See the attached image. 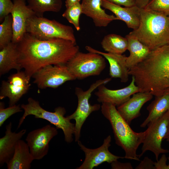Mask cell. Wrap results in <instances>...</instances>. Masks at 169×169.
Listing matches in <instances>:
<instances>
[{
	"instance_id": "obj_13",
	"label": "cell",
	"mask_w": 169,
	"mask_h": 169,
	"mask_svg": "<svg viewBox=\"0 0 169 169\" xmlns=\"http://www.w3.org/2000/svg\"><path fill=\"white\" fill-rule=\"evenodd\" d=\"M111 137L108 136L104 140L103 144L100 147L92 149L86 147L79 140L77 141L80 149L84 153L85 158L84 162L76 169H92L105 162L111 163L114 161L124 157L115 155L110 152Z\"/></svg>"
},
{
	"instance_id": "obj_40",
	"label": "cell",
	"mask_w": 169,
	"mask_h": 169,
	"mask_svg": "<svg viewBox=\"0 0 169 169\" xmlns=\"http://www.w3.org/2000/svg\"><path fill=\"white\" fill-rule=\"evenodd\" d=\"M166 140V141L169 142V137L167 138Z\"/></svg>"
},
{
	"instance_id": "obj_33",
	"label": "cell",
	"mask_w": 169,
	"mask_h": 169,
	"mask_svg": "<svg viewBox=\"0 0 169 169\" xmlns=\"http://www.w3.org/2000/svg\"><path fill=\"white\" fill-rule=\"evenodd\" d=\"M111 164L112 169H132L133 167L130 162L121 163L117 160L114 161Z\"/></svg>"
},
{
	"instance_id": "obj_3",
	"label": "cell",
	"mask_w": 169,
	"mask_h": 169,
	"mask_svg": "<svg viewBox=\"0 0 169 169\" xmlns=\"http://www.w3.org/2000/svg\"><path fill=\"white\" fill-rule=\"evenodd\" d=\"M151 50L169 44V16L146 8H141L140 24L129 34Z\"/></svg>"
},
{
	"instance_id": "obj_18",
	"label": "cell",
	"mask_w": 169,
	"mask_h": 169,
	"mask_svg": "<svg viewBox=\"0 0 169 169\" xmlns=\"http://www.w3.org/2000/svg\"><path fill=\"white\" fill-rule=\"evenodd\" d=\"M102 7L114 14L117 20L124 22L129 28L136 29L139 27L141 8L136 6L123 7L106 0H101Z\"/></svg>"
},
{
	"instance_id": "obj_5",
	"label": "cell",
	"mask_w": 169,
	"mask_h": 169,
	"mask_svg": "<svg viewBox=\"0 0 169 169\" xmlns=\"http://www.w3.org/2000/svg\"><path fill=\"white\" fill-rule=\"evenodd\" d=\"M28 101L27 104L21 105L24 113L19 120L18 129L20 127L26 117L33 115L35 118L47 120L57 129H61L64 134V140L67 143H71L73 141L75 124L71 123L66 116H64L66 111L64 107H56L54 111L52 112L43 109L38 101L31 97L28 99Z\"/></svg>"
},
{
	"instance_id": "obj_8",
	"label": "cell",
	"mask_w": 169,
	"mask_h": 169,
	"mask_svg": "<svg viewBox=\"0 0 169 169\" xmlns=\"http://www.w3.org/2000/svg\"><path fill=\"white\" fill-rule=\"evenodd\" d=\"M169 125V109L162 116L149 123L145 131V135L139 158L147 151L152 152L156 161L161 154L169 153L161 147V143L167 132Z\"/></svg>"
},
{
	"instance_id": "obj_6",
	"label": "cell",
	"mask_w": 169,
	"mask_h": 169,
	"mask_svg": "<svg viewBox=\"0 0 169 169\" xmlns=\"http://www.w3.org/2000/svg\"><path fill=\"white\" fill-rule=\"evenodd\" d=\"M26 33L41 40L62 38L76 42L73 28L55 20L34 15L28 20Z\"/></svg>"
},
{
	"instance_id": "obj_24",
	"label": "cell",
	"mask_w": 169,
	"mask_h": 169,
	"mask_svg": "<svg viewBox=\"0 0 169 169\" xmlns=\"http://www.w3.org/2000/svg\"><path fill=\"white\" fill-rule=\"evenodd\" d=\"M148 115L140 127L144 128L150 122L162 116L169 109V91L155 96V99L147 107Z\"/></svg>"
},
{
	"instance_id": "obj_29",
	"label": "cell",
	"mask_w": 169,
	"mask_h": 169,
	"mask_svg": "<svg viewBox=\"0 0 169 169\" xmlns=\"http://www.w3.org/2000/svg\"><path fill=\"white\" fill-rule=\"evenodd\" d=\"M21 105H15L5 108L4 102H0V126H2L5 121L13 115L23 111Z\"/></svg>"
},
{
	"instance_id": "obj_39",
	"label": "cell",
	"mask_w": 169,
	"mask_h": 169,
	"mask_svg": "<svg viewBox=\"0 0 169 169\" xmlns=\"http://www.w3.org/2000/svg\"><path fill=\"white\" fill-rule=\"evenodd\" d=\"M167 159H168V161H169V163H168V169H169V157H167Z\"/></svg>"
},
{
	"instance_id": "obj_23",
	"label": "cell",
	"mask_w": 169,
	"mask_h": 169,
	"mask_svg": "<svg viewBox=\"0 0 169 169\" xmlns=\"http://www.w3.org/2000/svg\"><path fill=\"white\" fill-rule=\"evenodd\" d=\"M34 160L27 143L20 139L17 143L13 157L7 164V168L8 169H29Z\"/></svg>"
},
{
	"instance_id": "obj_20",
	"label": "cell",
	"mask_w": 169,
	"mask_h": 169,
	"mask_svg": "<svg viewBox=\"0 0 169 169\" xmlns=\"http://www.w3.org/2000/svg\"><path fill=\"white\" fill-rule=\"evenodd\" d=\"M81 4L82 14L91 18L96 27H105L117 20L115 16L107 14L102 8L101 0H82Z\"/></svg>"
},
{
	"instance_id": "obj_36",
	"label": "cell",
	"mask_w": 169,
	"mask_h": 169,
	"mask_svg": "<svg viewBox=\"0 0 169 169\" xmlns=\"http://www.w3.org/2000/svg\"><path fill=\"white\" fill-rule=\"evenodd\" d=\"M136 6L140 8H144L151 0H135Z\"/></svg>"
},
{
	"instance_id": "obj_4",
	"label": "cell",
	"mask_w": 169,
	"mask_h": 169,
	"mask_svg": "<svg viewBox=\"0 0 169 169\" xmlns=\"http://www.w3.org/2000/svg\"><path fill=\"white\" fill-rule=\"evenodd\" d=\"M102 104L101 113L111 125L116 144L124 151V158L140 161L137 151L143 142L145 131H134L119 113L115 105L108 103Z\"/></svg>"
},
{
	"instance_id": "obj_31",
	"label": "cell",
	"mask_w": 169,
	"mask_h": 169,
	"mask_svg": "<svg viewBox=\"0 0 169 169\" xmlns=\"http://www.w3.org/2000/svg\"><path fill=\"white\" fill-rule=\"evenodd\" d=\"M13 2L11 0H0V21L11 13L13 7Z\"/></svg>"
},
{
	"instance_id": "obj_22",
	"label": "cell",
	"mask_w": 169,
	"mask_h": 169,
	"mask_svg": "<svg viewBox=\"0 0 169 169\" xmlns=\"http://www.w3.org/2000/svg\"><path fill=\"white\" fill-rule=\"evenodd\" d=\"M0 50V76L13 69L21 70L17 44L12 42Z\"/></svg>"
},
{
	"instance_id": "obj_9",
	"label": "cell",
	"mask_w": 169,
	"mask_h": 169,
	"mask_svg": "<svg viewBox=\"0 0 169 169\" xmlns=\"http://www.w3.org/2000/svg\"><path fill=\"white\" fill-rule=\"evenodd\" d=\"M105 59L97 53L79 51L66 65L76 79H82L100 75L106 67Z\"/></svg>"
},
{
	"instance_id": "obj_11",
	"label": "cell",
	"mask_w": 169,
	"mask_h": 169,
	"mask_svg": "<svg viewBox=\"0 0 169 169\" xmlns=\"http://www.w3.org/2000/svg\"><path fill=\"white\" fill-rule=\"evenodd\" d=\"M56 127L47 125L28 133L25 139L34 160H39L49 151V143L58 133Z\"/></svg>"
},
{
	"instance_id": "obj_17",
	"label": "cell",
	"mask_w": 169,
	"mask_h": 169,
	"mask_svg": "<svg viewBox=\"0 0 169 169\" xmlns=\"http://www.w3.org/2000/svg\"><path fill=\"white\" fill-rule=\"evenodd\" d=\"M85 49L89 52L102 55L108 60L110 65L109 74L111 78H119L123 83L128 81L129 69L126 65L125 55L103 52L88 46Z\"/></svg>"
},
{
	"instance_id": "obj_21",
	"label": "cell",
	"mask_w": 169,
	"mask_h": 169,
	"mask_svg": "<svg viewBox=\"0 0 169 169\" xmlns=\"http://www.w3.org/2000/svg\"><path fill=\"white\" fill-rule=\"evenodd\" d=\"M125 37L128 42L127 50L130 53L126 58V64L129 70L144 61L151 50L138 39L129 34Z\"/></svg>"
},
{
	"instance_id": "obj_35",
	"label": "cell",
	"mask_w": 169,
	"mask_h": 169,
	"mask_svg": "<svg viewBox=\"0 0 169 169\" xmlns=\"http://www.w3.org/2000/svg\"><path fill=\"white\" fill-rule=\"evenodd\" d=\"M111 3L125 7H131L136 5L135 0H106Z\"/></svg>"
},
{
	"instance_id": "obj_28",
	"label": "cell",
	"mask_w": 169,
	"mask_h": 169,
	"mask_svg": "<svg viewBox=\"0 0 169 169\" xmlns=\"http://www.w3.org/2000/svg\"><path fill=\"white\" fill-rule=\"evenodd\" d=\"M82 13L81 4L79 2L66 8L62 16L72 24L77 30L79 31L80 29L79 17Z\"/></svg>"
},
{
	"instance_id": "obj_19",
	"label": "cell",
	"mask_w": 169,
	"mask_h": 169,
	"mask_svg": "<svg viewBox=\"0 0 169 169\" xmlns=\"http://www.w3.org/2000/svg\"><path fill=\"white\" fill-rule=\"evenodd\" d=\"M12 123L6 126L5 135L0 138V166L7 164L13 157L18 141L25 134L27 130L22 129L18 133L12 131Z\"/></svg>"
},
{
	"instance_id": "obj_16",
	"label": "cell",
	"mask_w": 169,
	"mask_h": 169,
	"mask_svg": "<svg viewBox=\"0 0 169 169\" xmlns=\"http://www.w3.org/2000/svg\"><path fill=\"white\" fill-rule=\"evenodd\" d=\"M153 95L148 92L140 91L133 94L132 97L117 109L121 116L130 124L134 119L139 117L140 110L144 105L150 100Z\"/></svg>"
},
{
	"instance_id": "obj_1",
	"label": "cell",
	"mask_w": 169,
	"mask_h": 169,
	"mask_svg": "<svg viewBox=\"0 0 169 169\" xmlns=\"http://www.w3.org/2000/svg\"><path fill=\"white\" fill-rule=\"evenodd\" d=\"M17 44L19 63L30 78L45 66L66 64L79 51L76 42L62 38L41 40L28 33Z\"/></svg>"
},
{
	"instance_id": "obj_37",
	"label": "cell",
	"mask_w": 169,
	"mask_h": 169,
	"mask_svg": "<svg viewBox=\"0 0 169 169\" xmlns=\"http://www.w3.org/2000/svg\"><path fill=\"white\" fill-rule=\"evenodd\" d=\"M80 0H66L65 5L66 8H68L80 2Z\"/></svg>"
},
{
	"instance_id": "obj_12",
	"label": "cell",
	"mask_w": 169,
	"mask_h": 169,
	"mask_svg": "<svg viewBox=\"0 0 169 169\" xmlns=\"http://www.w3.org/2000/svg\"><path fill=\"white\" fill-rule=\"evenodd\" d=\"M30 78L24 71L21 70L10 75L7 80L2 82L0 99L8 97L9 106L16 105L29 90Z\"/></svg>"
},
{
	"instance_id": "obj_10",
	"label": "cell",
	"mask_w": 169,
	"mask_h": 169,
	"mask_svg": "<svg viewBox=\"0 0 169 169\" xmlns=\"http://www.w3.org/2000/svg\"><path fill=\"white\" fill-rule=\"evenodd\" d=\"M38 88H56L65 82L76 79L66 64L49 65L39 69L32 76Z\"/></svg>"
},
{
	"instance_id": "obj_30",
	"label": "cell",
	"mask_w": 169,
	"mask_h": 169,
	"mask_svg": "<svg viewBox=\"0 0 169 169\" xmlns=\"http://www.w3.org/2000/svg\"><path fill=\"white\" fill-rule=\"evenodd\" d=\"M144 8L169 16V0H151Z\"/></svg>"
},
{
	"instance_id": "obj_32",
	"label": "cell",
	"mask_w": 169,
	"mask_h": 169,
	"mask_svg": "<svg viewBox=\"0 0 169 169\" xmlns=\"http://www.w3.org/2000/svg\"><path fill=\"white\" fill-rule=\"evenodd\" d=\"M154 162L148 157H144L139 164L136 166V169H155Z\"/></svg>"
},
{
	"instance_id": "obj_25",
	"label": "cell",
	"mask_w": 169,
	"mask_h": 169,
	"mask_svg": "<svg viewBox=\"0 0 169 169\" xmlns=\"http://www.w3.org/2000/svg\"><path fill=\"white\" fill-rule=\"evenodd\" d=\"M126 38L115 34L105 36L101 43L103 49L108 53L122 54L127 49Z\"/></svg>"
},
{
	"instance_id": "obj_14",
	"label": "cell",
	"mask_w": 169,
	"mask_h": 169,
	"mask_svg": "<svg viewBox=\"0 0 169 169\" xmlns=\"http://www.w3.org/2000/svg\"><path fill=\"white\" fill-rule=\"evenodd\" d=\"M97 89L95 95L97 97L99 102L111 103L117 107L128 100L133 94L141 91L139 87L136 84L133 76H132L129 84L123 88L111 90L103 84L99 86Z\"/></svg>"
},
{
	"instance_id": "obj_2",
	"label": "cell",
	"mask_w": 169,
	"mask_h": 169,
	"mask_svg": "<svg viewBox=\"0 0 169 169\" xmlns=\"http://www.w3.org/2000/svg\"><path fill=\"white\" fill-rule=\"evenodd\" d=\"M129 73L134 77L141 91L156 96L169 91V44L151 50Z\"/></svg>"
},
{
	"instance_id": "obj_7",
	"label": "cell",
	"mask_w": 169,
	"mask_h": 169,
	"mask_svg": "<svg viewBox=\"0 0 169 169\" xmlns=\"http://www.w3.org/2000/svg\"><path fill=\"white\" fill-rule=\"evenodd\" d=\"M111 80V78L99 79L92 84L86 91L79 87L75 88V94L78 100L77 107L73 113L66 116L70 120H75L74 135L75 142L79 140L82 126L87 117L92 112L98 111L101 108L99 104L91 105L90 103L89 100L92 92L100 85L105 84Z\"/></svg>"
},
{
	"instance_id": "obj_34",
	"label": "cell",
	"mask_w": 169,
	"mask_h": 169,
	"mask_svg": "<svg viewBox=\"0 0 169 169\" xmlns=\"http://www.w3.org/2000/svg\"><path fill=\"white\" fill-rule=\"evenodd\" d=\"M167 160L165 154H163L160 159L154 163L155 169H168L166 164Z\"/></svg>"
},
{
	"instance_id": "obj_15",
	"label": "cell",
	"mask_w": 169,
	"mask_h": 169,
	"mask_svg": "<svg viewBox=\"0 0 169 169\" xmlns=\"http://www.w3.org/2000/svg\"><path fill=\"white\" fill-rule=\"evenodd\" d=\"M13 7L11 13L12 16L13 36L12 42L19 43L26 33L28 19L35 15L26 5L25 0H13Z\"/></svg>"
},
{
	"instance_id": "obj_26",
	"label": "cell",
	"mask_w": 169,
	"mask_h": 169,
	"mask_svg": "<svg viewBox=\"0 0 169 169\" xmlns=\"http://www.w3.org/2000/svg\"><path fill=\"white\" fill-rule=\"evenodd\" d=\"M28 5L36 16L43 17L46 12H58L62 6V0H27Z\"/></svg>"
},
{
	"instance_id": "obj_38",
	"label": "cell",
	"mask_w": 169,
	"mask_h": 169,
	"mask_svg": "<svg viewBox=\"0 0 169 169\" xmlns=\"http://www.w3.org/2000/svg\"><path fill=\"white\" fill-rule=\"evenodd\" d=\"M169 137V125L168 126V129L166 135H165L164 140L166 139L167 138Z\"/></svg>"
},
{
	"instance_id": "obj_27",
	"label": "cell",
	"mask_w": 169,
	"mask_h": 169,
	"mask_svg": "<svg viewBox=\"0 0 169 169\" xmlns=\"http://www.w3.org/2000/svg\"><path fill=\"white\" fill-rule=\"evenodd\" d=\"M13 30L12 16H6L0 25V49L12 42Z\"/></svg>"
}]
</instances>
